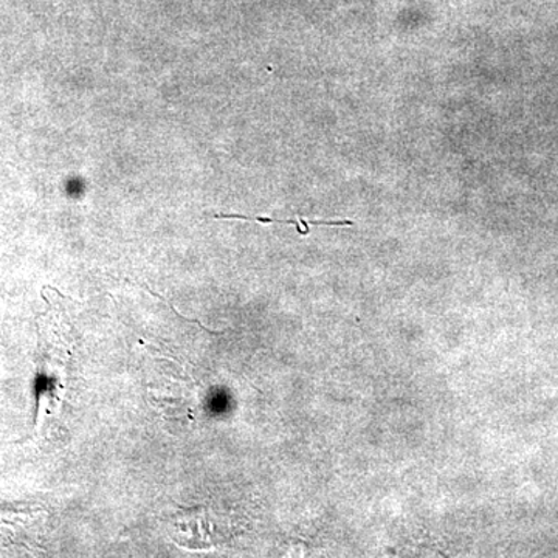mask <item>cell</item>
Instances as JSON below:
<instances>
[{
  "instance_id": "1",
  "label": "cell",
  "mask_w": 558,
  "mask_h": 558,
  "mask_svg": "<svg viewBox=\"0 0 558 558\" xmlns=\"http://www.w3.org/2000/svg\"><path fill=\"white\" fill-rule=\"evenodd\" d=\"M39 336L38 389L47 395L50 405H57L76 348L75 328L62 304L50 306L39 319Z\"/></svg>"
},
{
  "instance_id": "2",
  "label": "cell",
  "mask_w": 558,
  "mask_h": 558,
  "mask_svg": "<svg viewBox=\"0 0 558 558\" xmlns=\"http://www.w3.org/2000/svg\"><path fill=\"white\" fill-rule=\"evenodd\" d=\"M222 538L208 506L180 508L172 519V539L186 549H211Z\"/></svg>"
}]
</instances>
